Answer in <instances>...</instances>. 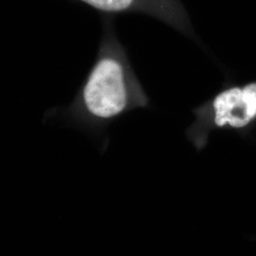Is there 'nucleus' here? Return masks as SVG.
<instances>
[{"mask_svg": "<svg viewBox=\"0 0 256 256\" xmlns=\"http://www.w3.org/2000/svg\"><path fill=\"white\" fill-rule=\"evenodd\" d=\"M149 102L126 50L108 19L95 62L74 101L48 114L58 115L68 124L93 134H102L115 120L132 110L147 108Z\"/></svg>", "mask_w": 256, "mask_h": 256, "instance_id": "nucleus-1", "label": "nucleus"}, {"mask_svg": "<svg viewBox=\"0 0 256 256\" xmlns=\"http://www.w3.org/2000/svg\"><path fill=\"white\" fill-rule=\"evenodd\" d=\"M196 120L188 137L196 149L206 146L214 128H243L256 117V82L236 86L218 93L210 102L196 110Z\"/></svg>", "mask_w": 256, "mask_h": 256, "instance_id": "nucleus-2", "label": "nucleus"}, {"mask_svg": "<svg viewBox=\"0 0 256 256\" xmlns=\"http://www.w3.org/2000/svg\"><path fill=\"white\" fill-rule=\"evenodd\" d=\"M104 14H142L187 30V19L178 0H77Z\"/></svg>", "mask_w": 256, "mask_h": 256, "instance_id": "nucleus-3", "label": "nucleus"}]
</instances>
